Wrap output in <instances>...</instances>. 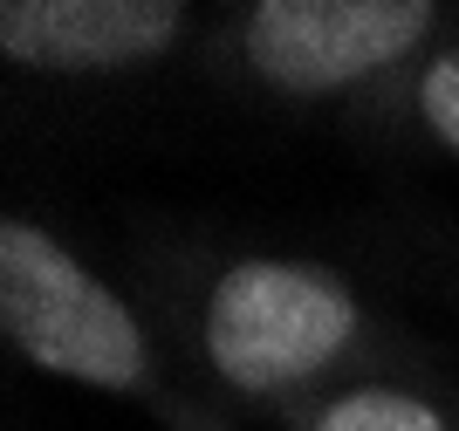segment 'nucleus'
Masks as SVG:
<instances>
[{"instance_id": "obj_1", "label": "nucleus", "mask_w": 459, "mask_h": 431, "mask_svg": "<svg viewBox=\"0 0 459 431\" xmlns=\"http://www.w3.org/2000/svg\"><path fill=\"white\" fill-rule=\"evenodd\" d=\"M178 349L220 411L281 418L343 376L398 363L364 288L308 254H227L178 295Z\"/></svg>"}, {"instance_id": "obj_2", "label": "nucleus", "mask_w": 459, "mask_h": 431, "mask_svg": "<svg viewBox=\"0 0 459 431\" xmlns=\"http://www.w3.org/2000/svg\"><path fill=\"white\" fill-rule=\"evenodd\" d=\"M0 342L41 376L131 397L152 418L186 397L131 295H117L62 233L21 212H0Z\"/></svg>"}, {"instance_id": "obj_3", "label": "nucleus", "mask_w": 459, "mask_h": 431, "mask_svg": "<svg viewBox=\"0 0 459 431\" xmlns=\"http://www.w3.org/2000/svg\"><path fill=\"white\" fill-rule=\"evenodd\" d=\"M432 41H446L432 0H247L220 28V62L274 103H350L384 96Z\"/></svg>"}, {"instance_id": "obj_4", "label": "nucleus", "mask_w": 459, "mask_h": 431, "mask_svg": "<svg viewBox=\"0 0 459 431\" xmlns=\"http://www.w3.org/2000/svg\"><path fill=\"white\" fill-rule=\"evenodd\" d=\"M186 0H0V62L48 82L144 75L192 35Z\"/></svg>"}, {"instance_id": "obj_5", "label": "nucleus", "mask_w": 459, "mask_h": 431, "mask_svg": "<svg viewBox=\"0 0 459 431\" xmlns=\"http://www.w3.org/2000/svg\"><path fill=\"white\" fill-rule=\"evenodd\" d=\"M281 431H459V397L425 370L384 363V370L343 376L323 397L274 418Z\"/></svg>"}, {"instance_id": "obj_6", "label": "nucleus", "mask_w": 459, "mask_h": 431, "mask_svg": "<svg viewBox=\"0 0 459 431\" xmlns=\"http://www.w3.org/2000/svg\"><path fill=\"white\" fill-rule=\"evenodd\" d=\"M370 110L398 124V137L439 151V158H459V35L432 41L391 90L370 96Z\"/></svg>"}, {"instance_id": "obj_7", "label": "nucleus", "mask_w": 459, "mask_h": 431, "mask_svg": "<svg viewBox=\"0 0 459 431\" xmlns=\"http://www.w3.org/2000/svg\"><path fill=\"white\" fill-rule=\"evenodd\" d=\"M158 425H165V431H240V425H233V411H220V404H206V397H199V391H186V397H178V404H172V411L158 418Z\"/></svg>"}]
</instances>
